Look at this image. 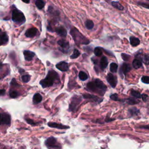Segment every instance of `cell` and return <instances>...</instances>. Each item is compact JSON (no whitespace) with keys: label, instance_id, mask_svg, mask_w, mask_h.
I'll return each instance as SVG.
<instances>
[{"label":"cell","instance_id":"27","mask_svg":"<svg viewBox=\"0 0 149 149\" xmlns=\"http://www.w3.org/2000/svg\"><path fill=\"white\" fill-rule=\"evenodd\" d=\"M118 66L116 63H114V62L111 63L109 66V69H110L111 72L112 73H116L117 71V69H118Z\"/></svg>","mask_w":149,"mask_h":149},{"label":"cell","instance_id":"38","mask_svg":"<svg viewBox=\"0 0 149 149\" xmlns=\"http://www.w3.org/2000/svg\"><path fill=\"white\" fill-rule=\"evenodd\" d=\"M138 4L140 5V6H141L145 8H147V9H149V3H145V2H139Z\"/></svg>","mask_w":149,"mask_h":149},{"label":"cell","instance_id":"14","mask_svg":"<svg viewBox=\"0 0 149 149\" xmlns=\"http://www.w3.org/2000/svg\"><path fill=\"white\" fill-rule=\"evenodd\" d=\"M59 36L62 37H65L67 35V31L63 26H59L56 27L54 30Z\"/></svg>","mask_w":149,"mask_h":149},{"label":"cell","instance_id":"21","mask_svg":"<svg viewBox=\"0 0 149 149\" xmlns=\"http://www.w3.org/2000/svg\"><path fill=\"white\" fill-rule=\"evenodd\" d=\"M140 40L138 38L134 37H130V45L133 47H136L140 44Z\"/></svg>","mask_w":149,"mask_h":149},{"label":"cell","instance_id":"16","mask_svg":"<svg viewBox=\"0 0 149 149\" xmlns=\"http://www.w3.org/2000/svg\"><path fill=\"white\" fill-rule=\"evenodd\" d=\"M136 58L140 59L139 60L140 61H142L145 64H146V65H148L149 64V55H143V54H139V55H136Z\"/></svg>","mask_w":149,"mask_h":149},{"label":"cell","instance_id":"19","mask_svg":"<svg viewBox=\"0 0 149 149\" xmlns=\"http://www.w3.org/2000/svg\"><path fill=\"white\" fill-rule=\"evenodd\" d=\"M42 97L40 93H36L33 97V102L34 104H37L41 102Z\"/></svg>","mask_w":149,"mask_h":149},{"label":"cell","instance_id":"28","mask_svg":"<svg viewBox=\"0 0 149 149\" xmlns=\"http://www.w3.org/2000/svg\"><path fill=\"white\" fill-rule=\"evenodd\" d=\"M130 94L131 95L136 98H141V94L140 93V92L136 91V90H131L130 91Z\"/></svg>","mask_w":149,"mask_h":149},{"label":"cell","instance_id":"31","mask_svg":"<svg viewBox=\"0 0 149 149\" xmlns=\"http://www.w3.org/2000/svg\"><path fill=\"white\" fill-rule=\"evenodd\" d=\"M139 110L136 108H132L129 109V113L132 115H136L139 113Z\"/></svg>","mask_w":149,"mask_h":149},{"label":"cell","instance_id":"11","mask_svg":"<svg viewBox=\"0 0 149 149\" xmlns=\"http://www.w3.org/2000/svg\"><path fill=\"white\" fill-rule=\"evenodd\" d=\"M38 30L35 27H32L27 29L25 32V36L26 37L32 38L37 35Z\"/></svg>","mask_w":149,"mask_h":149},{"label":"cell","instance_id":"33","mask_svg":"<svg viewBox=\"0 0 149 149\" xmlns=\"http://www.w3.org/2000/svg\"><path fill=\"white\" fill-rule=\"evenodd\" d=\"M31 76L29 74H24L22 76V80L23 83H28L30 80Z\"/></svg>","mask_w":149,"mask_h":149},{"label":"cell","instance_id":"3","mask_svg":"<svg viewBox=\"0 0 149 149\" xmlns=\"http://www.w3.org/2000/svg\"><path fill=\"white\" fill-rule=\"evenodd\" d=\"M70 34L73 37L75 43L77 45L80 44H89V40L86 38L75 27L72 28L70 31Z\"/></svg>","mask_w":149,"mask_h":149},{"label":"cell","instance_id":"41","mask_svg":"<svg viewBox=\"0 0 149 149\" xmlns=\"http://www.w3.org/2000/svg\"><path fill=\"white\" fill-rule=\"evenodd\" d=\"M5 94V90L4 89H0V96L3 95Z\"/></svg>","mask_w":149,"mask_h":149},{"label":"cell","instance_id":"2","mask_svg":"<svg viewBox=\"0 0 149 149\" xmlns=\"http://www.w3.org/2000/svg\"><path fill=\"white\" fill-rule=\"evenodd\" d=\"M55 81L59 83V77L56 72L51 69L48 72L47 76L40 81L42 88H47L54 86Z\"/></svg>","mask_w":149,"mask_h":149},{"label":"cell","instance_id":"20","mask_svg":"<svg viewBox=\"0 0 149 149\" xmlns=\"http://www.w3.org/2000/svg\"><path fill=\"white\" fill-rule=\"evenodd\" d=\"M131 70L130 65L128 63H124L122 64V66L120 67V70L122 72V73L124 74H126L127 73H128Z\"/></svg>","mask_w":149,"mask_h":149},{"label":"cell","instance_id":"23","mask_svg":"<svg viewBox=\"0 0 149 149\" xmlns=\"http://www.w3.org/2000/svg\"><path fill=\"white\" fill-rule=\"evenodd\" d=\"M111 4L112 5L116 8L118 10H123V6L119 2H117V1H112L111 2Z\"/></svg>","mask_w":149,"mask_h":149},{"label":"cell","instance_id":"34","mask_svg":"<svg viewBox=\"0 0 149 149\" xmlns=\"http://www.w3.org/2000/svg\"><path fill=\"white\" fill-rule=\"evenodd\" d=\"M19 95V93L15 90H12V91H10L9 92V96L10 98H15L17 97Z\"/></svg>","mask_w":149,"mask_h":149},{"label":"cell","instance_id":"36","mask_svg":"<svg viewBox=\"0 0 149 149\" xmlns=\"http://www.w3.org/2000/svg\"><path fill=\"white\" fill-rule=\"evenodd\" d=\"M141 81L145 84H149V77L144 76L141 77Z\"/></svg>","mask_w":149,"mask_h":149},{"label":"cell","instance_id":"45","mask_svg":"<svg viewBox=\"0 0 149 149\" xmlns=\"http://www.w3.org/2000/svg\"><path fill=\"white\" fill-rule=\"evenodd\" d=\"M1 118H2V114L0 113V125L2 123V122H1Z\"/></svg>","mask_w":149,"mask_h":149},{"label":"cell","instance_id":"37","mask_svg":"<svg viewBox=\"0 0 149 149\" xmlns=\"http://www.w3.org/2000/svg\"><path fill=\"white\" fill-rule=\"evenodd\" d=\"M110 98L113 101H120L118 95L116 94H113L110 95Z\"/></svg>","mask_w":149,"mask_h":149},{"label":"cell","instance_id":"42","mask_svg":"<svg viewBox=\"0 0 149 149\" xmlns=\"http://www.w3.org/2000/svg\"><path fill=\"white\" fill-rule=\"evenodd\" d=\"M140 128H143V129H149V125H147V126H142L140 127Z\"/></svg>","mask_w":149,"mask_h":149},{"label":"cell","instance_id":"7","mask_svg":"<svg viewBox=\"0 0 149 149\" xmlns=\"http://www.w3.org/2000/svg\"><path fill=\"white\" fill-rule=\"evenodd\" d=\"M107 80L112 87L113 88L115 87L116 85L117 80H116V78L115 77V76H113V74H112V73H108L107 76Z\"/></svg>","mask_w":149,"mask_h":149},{"label":"cell","instance_id":"32","mask_svg":"<svg viewBox=\"0 0 149 149\" xmlns=\"http://www.w3.org/2000/svg\"><path fill=\"white\" fill-rule=\"evenodd\" d=\"M126 101H127V103L129 105H134V104L139 103V101H137L135 98H129L127 99Z\"/></svg>","mask_w":149,"mask_h":149},{"label":"cell","instance_id":"15","mask_svg":"<svg viewBox=\"0 0 149 149\" xmlns=\"http://www.w3.org/2000/svg\"><path fill=\"white\" fill-rule=\"evenodd\" d=\"M10 116L7 113H2V118H1V122L2 123L9 125L10 124Z\"/></svg>","mask_w":149,"mask_h":149},{"label":"cell","instance_id":"26","mask_svg":"<svg viewBox=\"0 0 149 149\" xmlns=\"http://www.w3.org/2000/svg\"><path fill=\"white\" fill-rule=\"evenodd\" d=\"M79 77L81 81H85L88 79V75L85 72L80 71L79 73Z\"/></svg>","mask_w":149,"mask_h":149},{"label":"cell","instance_id":"30","mask_svg":"<svg viewBox=\"0 0 149 149\" xmlns=\"http://www.w3.org/2000/svg\"><path fill=\"white\" fill-rule=\"evenodd\" d=\"M94 54H95V56H101L102 54V49L100 47H95L94 49Z\"/></svg>","mask_w":149,"mask_h":149},{"label":"cell","instance_id":"9","mask_svg":"<svg viewBox=\"0 0 149 149\" xmlns=\"http://www.w3.org/2000/svg\"><path fill=\"white\" fill-rule=\"evenodd\" d=\"M56 68L62 72H66L69 70V65L66 62L61 61L56 65Z\"/></svg>","mask_w":149,"mask_h":149},{"label":"cell","instance_id":"5","mask_svg":"<svg viewBox=\"0 0 149 149\" xmlns=\"http://www.w3.org/2000/svg\"><path fill=\"white\" fill-rule=\"evenodd\" d=\"M81 101V97L77 95H73L71 98V101L69 105V111L72 112L76 111L77 107L79 106Z\"/></svg>","mask_w":149,"mask_h":149},{"label":"cell","instance_id":"25","mask_svg":"<svg viewBox=\"0 0 149 149\" xmlns=\"http://www.w3.org/2000/svg\"><path fill=\"white\" fill-rule=\"evenodd\" d=\"M85 26L88 30H91L94 27V23L91 20H87L85 22Z\"/></svg>","mask_w":149,"mask_h":149},{"label":"cell","instance_id":"39","mask_svg":"<svg viewBox=\"0 0 149 149\" xmlns=\"http://www.w3.org/2000/svg\"><path fill=\"white\" fill-rule=\"evenodd\" d=\"M26 119V122H27L29 124H30V125H36V123L32 119H31L26 118V119Z\"/></svg>","mask_w":149,"mask_h":149},{"label":"cell","instance_id":"8","mask_svg":"<svg viewBox=\"0 0 149 149\" xmlns=\"http://www.w3.org/2000/svg\"><path fill=\"white\" fill-rule=\"evenodd\" d=\"M9 41V37L8 34L2 31L1 29H0V46L2 45H5L8 43Z\"/></svg>","mask_w":149,"mask_h":149},{"label":"cell","instance_id":"29","mask_svg":"<svg viewBox=\"0 0 149 149\" xmlns=\"http://www.w3.org/2000/svg\"><path fill=\"white\" fill-rule=\"evenodd\" d=\"M80 55V53L79 51V50L77 49H74L73 54L70 56V59H76L77 57H79Z\"/></svg>","mask_w":149,"mask_h":149},{"label":"cell","instance_id":"44","mask_svg":"<svg viewBox=\"0 0 149 149\" xmlns=\"http://www.w3.org/2000/svg\"><path fill=\"white\" fill-rule=\"evenodd\" d=\"M23 2H24V3H29V2H30V1H22Z\"/></svg>","mask_w":149,"mask_h":149},{"label":"cell","instance_id":"17","mask_svg":"<svg viewBox=\"0 0 149 149\" xmlns=\"http://www.w3.org/2000/svg\"><path fill=\"white\" fill-rule=\"evenodd\" d=\"M108 64V59L107 58L106 56H102V58H101L100 60V68L101 69V70H104L105 69Z\"/></svg>","mask_w":149,"mask_h":149},{"label":"cell","instance_id":"1","mask_svg":"<svg viewBox=\"0 0 149 149\" xmlns=\"http://www.w3.org/2000/svg\"><path fill=\"white\" fill-rule=\"evenodd\" d=\"M106 85L99 79H95L94 80L88 82L86 85V90L104 95L107 90Z\"/></svg>","mask_w":149,"mask_h":149},{"label":"cell","instance_id":"24","mask_svg":"<svg viewBox=\"0 0 149 149\" xmlns=\"http://www.w3.org/2000/svg\"><path fill=\"white\" fill-rule=\"evenodd\" d=\"M35 4L38 9H41L45 6V2L42 0H36L35 1Z\"/></svg>","mask_w":149,"mask_h":149},{"label":"cell","instance_id":"6","mask_svg":"<svg viewBox=\"0 0 149 149\" xmlns=\"http://www.w3.org/2000/svg\"><path fill=\"white\" fill-rule=\"evenodd\" d=\"M58 44L60 46L59 49L63 53H68L69 52V49L70 48L69 42L64 40V39H61L58 41Z\"/></svg>","mask_w":149,"mask_h":149},{"label":"cell","instance_id":"13","mask_svg":"<svg viewBox=\"0 0 149 149\" xmlns=\"http://www.w3.org/2000/svg\"><path fill=\"white\" fill-rule=\"evenodd\" d=\"M48 126L51 127L56 128V129H66L69 128V127L68 126L63 125L62 124L57 123L55 122H49V123H48Z\"/></svg>","mask_w":149,"mask_h":149},{"label":"cell","instance_id":"4","mask_svg":"<svg viewBox=\"0 0 149 149\" xmlns=\"http://www.w3.org/2000/svg\"><path fill=\"white\" fill-rule=\"evenodd\" d=\"M12 20L15 23L21 25L25 23L26 17L22 11L17 8H15L12 12Z\"/></svg>","mask_w":149,"mask_h":149},{"label":"cell","instance_id":"12","mask_svg":"<svg viewBox=\"0 0 149 149\" xmlns=\"http://www.w3.org/2000/svg\"><path fill=\"white\" fill-rule=\"evenodd\" d=\"M23 55L24 59L26 61H31L35 56V53L33 51L29 50H24L23 51Z\"/></svg>","mask_w":149,"mask_h":149},{"label":"cell","instance_id":"22","mask_svg":"<svg viewBox=\"0 0 149 149\" xmlns=\"http://www.w3.org/2000/svg\"><path fill=\"white\" fill-rule=\"evenodd\" d=\"M132 65L134 68L135 69H139L142 66V62L138 59H135L133 61Z\"/></svg>","mask_w":149,"mask_h":149},{"label":"cell","instance_id":"18","mask_svg":"<svg viewBox=\"0 0 149 149\" xmlns=\"http://www.w3.org/2000/svg\"><path fill=\"white\" fill-rule=\"evenodd\" d=\"M56 143V140L55 138L53 137H49L46 141H45V144L48 147H54Z\"/></svg>","mask_w":149,"mask_h":149},{"label":"cell","instance_id":"40","mask_svg":"<svg viewBox=\"0 0 149 149\" xmlns=\"http://www.w3.org/2000/svg\"><path fill=\"white\" fill-rule=\"evenodd\" d=\"M141 98H142L143 101L146 102L148 100V95L147 94H143L141 95Z\"/></svg>","mask_w":149,"mask_h":149},{"label":"cell","instance_id":"43","mask_svg":"<svg viewBox=\"0 0 149 149\" xmlns=\"http://www.w3.org/2000/svg\"><path fill=\"white\" fill-rule=\"evenodd\" d=\"M3 63H2L1 62H0V70L2 69V68H3Z\"/></svg>","mask_w":149,"mask_h":149},{"label":"cell","instance_id":"10","mask_svg":"<svg viewBox=\"0 0 149 149\" xmlns=\"http://www.w3.org/2000/svg\"><path fill=\"white\" fill-rule=\"evenodd\" d=\"M83 97L84 99H88V100H91V101L98 102V103L101 102L102 100V99H100L98 97L92 95V94H83Z\"/></svg>","mask_w":149,"mask_h":149},{"label":"cell","instance_id":"35","mask_svg":"<svg viewBox=\"0 0 149 149\" xmlns=\"http://www.w3.org/2000/svg\"><path fill=\"white\" fill-rule=\"evenodd\" d=\"M121 57L123 59V60L125 61H129V59L130 58V56L129 55H127V54H124V53H122L121 54Z\"/></svg>","mask_w":149,"mask_h":149}]
</instances>
